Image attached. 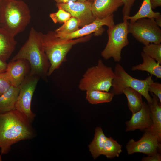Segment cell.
Segmentation results:
<instances>
[{
    "mask_svg": "<svg viewBox=\"0 0 161 161\" xmlns=\"http://www.w3.org/2000/svg\"><path fill=\"white\" fill-rule=\"evenodd\" d=\"M122 152V146L111 137H107L103 145L101 155L108 158L118 157Z\"/></svg>",
    "mask_w": 161,
    "mask_h": 161,
    "instance_id": "24",
    "label": "cell"
},
{
    "mask_svg": "<svg viewBox=\"0 0 161 161\" xmlns=\"http://www.w3.org/2000/svg\"><path fill=\"white\" fill-rule=\"evenodd\" d=\"M72 16L70 14L61 8H58V11L50 14L49 17L55 24L64 23Z\"/></svg>",
    "mask_w": 161,
    "mask_h": 161,
    "instance_id": "27",
    "label": "cell"
},
{
    "mask_svg": "<svg viewBox=\"0 0 161 161\" xmlns=\"http://www.w3.org/2000/svg\"><path fill=\"white\" fill-rule=\"evenodd\" d=\"M113 14L103 18H96L91 23L86 25L77 31L70 33L62 34L56 33V35L60 38L65 40H70L91 34L94 33L95 36L102 35L105 31L104 26L108 28L114 26L115 24Z\"/></svg>",
    "mask_w": 161,
    "mask_h": 161,
    "instance_id": "11",
    "label": "cell"
},
{
    "mask_svg": "<svg viewBox=\"0 0 161 161\" xmlns=\"http://www.w3.org/2000/svg\"><path fill=\"white\" fill-rule=\"evenodd\" d=\"M160 16V13L153 11L150 0H143L137 13L133 16H127L125 20H130V22L133 23L140 18L155 19Z\"/></svg>",
    "mask_w": 161,
    "mask_h": 161,
    "instance_id": "20",
    "label": "cell"
},
{
    "mask_svg": "<svg viewBox=\"0 0 161 161\" xmlns=\"http://www.w3.org/2000/svg\"><path fill=\"white\" fill-rule=\"evenodd\" d=\"M7 64L0 58V73L6 71Z\"/></svg>",
    "mask_w": 161,
    "mask_h": 161,
    "instance_id": "33",
    "label": "cell"
},
{
    "mask_svg": "<svg viewBox=\"0 0 161 161\" xmlns=\"http://www.w3.org/2000/svg\"><path fill=\"white\" fill-rule=\"evenodd\" d=\"M30 70L29 62L26 60L19 59L10 61L7 64L5 72L12 86L19 87L27 76Z\"/></svg>",
    "mask_w": 161,
    "mask_h": 161,
    "instance_id": "14",
    "label": "cell"
},
{
    "mask_svg": "<svg viewBox=\"0 0 161 161\" xmlns=\"http://www.w3.org/2000/svg\"><path fill=\"white\" fill-rule=\"evenodd\" d=\"M43 36L42 32L32 27L28 39L10 61L26 60L30 66L29 75L45 80L48 76L50 64L44 51Z\"/></svg>",
    "mask_w": 161,
    "mask_h": 161,
    "instance_id": "2",
    "label": "cell"
},
{
    "mask_svg": "<svg viewBox=\"0 0 161 161\" xmlns=\"http://www.w3.org/2000/svg\"><path fill=\"white\" fill-rule=\"evenodd\" d=\"M152 9L161 6V0H150Z\"/></svg>",
    "mask_w": 161,
    "mask_h": 161,
    "instance_id": "32",
    "label": "cell"
},
{
    "mask_svg": "<svg viewBox=\"0 0 161 161\" xmlns=\"http://www.w3.org/2000/svg\"><path fill=\"white\" fill-rule=\"evenodd\" d=\"M152 102L148 103L151 111L152 125L145 131L150 132L161 140V103L157 97L152 95Z\"/></svg>",
    "mask_w": 161,
    "mask_h": 161,
    "instance_id": "16",
    "label": "cell"
},
{
    "mask_svg": "<svg viewBox=\"0 0 161 161\" xmlns=\"http://www.w3.org/2000/svg\"><path fill=\"white\" fill-rule=\"evenodd\" d=\"M128 20L109 27L107 30L108 41L101 55L105 60L112 58L116 62H119L121 58L122 49L129 44L128 35Z\"/></svg>",
    "mask_w": 161,
    "mask_h": 161,
    "instance_id": "7",
    "label": "cell"
},
{
    "mask_svg": "<svg viewBox=\"0 0 161 161\" xmlns=\"http://www.w3.org/2000/svg\"><path fill=\"white\" fill-rule=\"evenodd\" d=\"M142 161H161V155L160 152H157L151 155L144 157L141 159Z\"/></svg>",
    "mask_w": 161,
    "mask_h": 161,
    "instance_id": "31",
    "label": "cell"
},
{
    "mask_svg": "<svg viewBox=\"0 0 161 161\" xmlns=\"http://www.w3.org/2000/svg\"><path fill=\"white\" fill-rule=\"evenodd\" d=\"M148 91L155 95L161 103V84L159 82H154V80L149 85Z\"/></svg>",
    "mask_w": 161,
    "mask_h": 161,
    "instance_id": "29",
    "label": "cell"
},
{
    "mask_svg": "<svg viewBox=\"0 0 161 161\" xmlns=\"http://www.w3.org/2000/svg\"><path fill=\"white\" fill-rule=\"evenodd\" d=\"M92 2L89 1H77L65 3H57L58 8H61L69 13L72 16L79 20L80 27L92 22L95 18L92 10Z\"/></svg>",
    "mask_w": 161,
    "mask_h": 161,
    "instance_id": "12",
    "label": "cell"
},
{
    "mask_svg": "<svg viewBox=\"0 0 161 161\" xmlns=\"http://www.w3.org/2000/svg\"><path fill=\"white\" fill-rule=\"evenodd\" d=\"M38 77L29 74L19 86V92L15 105V109L30 123L35 114L31 109V103L38 80Z\"/></svg>",
    "mask_w": 161,
    "mask_h": 161,
    "instance_id": "9",
    "label": "cell"
},
{
    "mask_svg": "<svg viewBox=\"0 0 161 161\" xmlns=\"http://www.w3.org/2000/svg\"><path fill=\"white\" fill-rule=\"evenodd\" d=\"M91 36V34L77 38L65 40L57 36L55 31L43 34V47L50 64L47 76H50L66 61L67 55L74 45L89 41Z\"/></svg>",
    "mask_w": 161,
    "mask_h": 161,
    "instance_id": "3",
    "label": "cell"
},
{
    "mask_svg": "<svg viewBox=\"0 0 161 161\" xmlns=\"http://www.w3.org/2000/svg\"><path fill=\"white\" fill-rule=\"evenodd\" d=\"M2 161V159L1 157V155H0V161Z\"/></svg>",
    "mask_w": 161,
    "mask_h": 161,
    "instance_id": "37",
    "label": "cell"
},
{
    "mask_svg": "<svg viewBox=\"0 0 161 161\" xmlns=\"http://www.w3.org/2000/svg\"><path fill=\"white\" fill-rule=\"evenodd\" d=\"M114 77V70L99 59L97 65L88 68L80 80L78 88L82 91L97 90L109 92Z\"/></svg>",
    "mask_w": 161,
    "mask_h": 161,
    "instance_id": "5",
    "label": "cell"
},
{
    "mask_svg": "<svg viewBox=\"0 0 161 161\" xmlns=\"http://www.w3.org/2000/svg\"><path fill=\"white\" fill-rule=\"evenodd\" d=\"M30 123L16 110L0 112V149L7 153L12 145L20 141L32 138L34 132Z\"/></svg>",
    "mask_w": 161,
    "mask_h": 161,
    "instance_id": "1",
    "label": "cell"
},
{
    "mask_svg": "<svg viewBox=\"0 0 161 161\" xmlns=\"http://www.w3.org/2000/svg\"><path fill=\"white\" fill-rule=\"evenodd\" d=\"M136 0H122L123 7L122 10L123 20L129 16L131 8Z\"/></svg>",
    "mask_w": 161,
    "mask_h": 161,
    "instance_id": "30",
    "label": "cell"
},
{
    "mask_svg": "<svg viewBox=\"0 0 161 161\" xmlns=\"http://www.w3.org/2000/svg\"><path fill=\"white\" fill-rule=\"evenodd\" d=\"M92 2H93L94 0H90Z\"/></svg>",
    "mask_w": 161,
    "mask_h": 161,
    "instance_id": "38",
    "label": "cell"
},
{
    "mask_svg": "<svg viewBox=\"0 0 161 161\" xmlns=\"http://www.w3.org/2000/svg\"><path fill=\"white\" fill-rule=\"evenodd\" d=\"M114 77L112 80L110 92L114 95L123 93L126 88H132L139 92L146 99L147 103L152 102V97L149 93L148 86L153 81L152 75L145 79L140 80L133 77L127 72L123 67L117 63L114 70Z\"/></svg>",
    "mask_w": 161,
    "mask_h": 161,
    "instance_id": "6",
    "label": "cell"
},
{
    "mask_svg": "<svg viewBox=\"0 0 161 161\" xmlns=\"http://www.w3.org/2000/svg\"><path fill=\"white\" fill-rule=\"evenodd\" d=\"M86 92V98L91 104H96L109 103L115 96L111 92L97 90H91Z\"/></svg>",
    "mask_w": 161,
    "mask_h": 161,
    "instance_id": "23",
    "label": "cell"
},
{
    "mask_svg": "<svg viewBox=\"0 0 161 161\" xmlns=\"http://www.w3.org/2000/svg\"><path fill=\"white\" fill-rule=\"evenodd\" d=\"M161 142L156 136L149 132L145 131L138 140L131 139L127 143L126 148L129 155L140 153L149 156L157 152H160Z\"/></svg>",
    "mask_w": 161,
    "mask_h": 161,
    "instance_id": "10",
    "label": "cell"
},
{
    "mask_svg": "<svg viewBox=\"0 0 161 161\" xmlns=\"http://www.w3.org/2000/svg\"><path fill=\"white\" fill-rule=\"evenodd\" d=\"M30 11L22 0H3L1 27L15 36L24 30L30 23Z\"/></svg>",
    "mask_w": 161,
    "mask_h": 161,
    "instance_id": "4",
    "label": "cell"
},
{
    "mask_svg": "<svg viewBox=\"0 0 161 161\" xmlns=\"http://www.w3.org/2000/svg\"><path fill=\"white\" fill-rule=\"evenodd\" d=\"M106 138L102 129L100 127H96L94 139L89 146V150L94 159L101 155L102 148Z\"/></svg>",
    "mask_w": 161,
    "mask_h": 161,
    "instance_id": "22",
    "label": "cell"
},
{
    "mask_svg": "<svg viewBox=\"0 0 161 161\" xmlns=\"http://www.w3.org/2000/svg\"><path fill=\"white\" fill-rule=\"evenodd\" d=\"M80 27V22L79 20L72 16L61 26L56 29L55 32L56 33H70L78 30Z\"/></svg>",
    "mask_w": 161,
    "mask_h": 161,
    "instance_id": "25",
    "label": "cell"
},
{
    "mask_svg": "<svg viewBox=\"0 0 161 161\" xmlns=\"http://www.w3.org/2000/svg\"><path fill=\"white\" fill-rule=\"evenodd\" d=\"M141 55L143 60V63L132 66L131 70L133 71L139 70L146 71L151 75L161 79V64L143 52H141Z\"/></svg>",
    "mask_w": 161,
    "mask_h": 161,
    "instance_id": "18",
    "label": "cell"
},
{
    "mask_svg": "<svg viewBox=\"0 0 161 161\" xmlns=\"http://www.w3.org/2000/svg\"><path fill=\"white\" fill-rule=\"evenodd\" d=\"M155 21L159 27H161V16L158 17L154 19Z\"/></svg>",
    "mask_w": 161,
    "mask_h": 161,
    "instance_id": "35",
    "label": "cell"
},
{
    "mask_svg": "<svg viewBox=\"0 0 161 161\" xmlns=\"http://www.w3.org/2000/svg\"><path fill=\"white\" fill-rule=\"evenodd\" d=\"M128 30L129 33L144 45L161 42V30L154 18H142L133 23L129 22Z\"/></svg>",
    "mask_w": 161,
    "mask_h": 161,
    "instance_id": "8",
    "label": "cell"
},
{
    "mask_svg": "<svg viewBox=\"0 0 161 161\" xmlns=\"http://www.w3.org/2000/svg\"><path fill=\"white\" fill-rule=\"evenodd\" d=\"M122 92L127 98L129 109L132 113L137 112L141 109L143 102L140 93L129 87L124 89Z\"/></svg>",
    "mask_w": 161,
    "mask_h": 161,
    "instance_id": "21",
    "label": "cell"
},
{
    "mask_svg": "<svg viewBox=\"0 0 161 161\" xmlns=\"http://www.w3.org/2000/svg\"><path fill=\"white\" fill-rule=\"evenodd\" d=\"M123 4L122 0H94L92 10L95 18H103L113 14Z\"/></svg>",
    "mask_w": 161,
    "mask_h": 161,
    "instance_id": "15",
    "label": "cell"
},
{
    "mask_svg": "<svg viewBox=\"0 0 161 161\" xmlns=\"http://www.w3.org/2000/svg\"><path fill=\"white\" fill-rule=\"evenodd\" d=\"M15 36L0 27V58L6 61L14 51L17 44Z\"/></svg>",
    "mask_w": 161,
    "mask_h": 161,
    "instance_id": "17",
    "label": "cell"
},
{
    "mask_svg": "<svg viewBox=\"0 0 161 161\" xmlns=\"http://www.w3.org/2000/svg\"><path fill=\"white\" fill-rule=\"evenodd\" d=\"M143 52L161 64V44L151 43L145 45Z\"/></svg>",
    "mask_w": 161,
    "mask_h": 161,
    "instance_id": "26",
    "label": "cell"
},
{
    "mask_svg": "<svg viewBox=\"0 0 161 161\" xmlns=\"http://www.w3.org/2000/svg\"><path fill=\"white\" fill-rule=\"evenodd\" d=\"M57 2V3H65L69 1H87L90 0H54Z\"/></svg>",
    "mask_w": 161,
    "mask_h": 161,
    "instance_id": "34",
    "label": "cell"
},
{
    "mask_svg": "<svg viewBox=\"0 0 161 161\" xmlns=\"http://www.w3.org/2000/svg\"><path fill=\"white\" fill-rule=\"evenodd\" d=\"M12 86L5 72L0 73V96Z\"/></svg>",
    "mask_w": 161,
    "mask_h": 161,
    "instance_id": "28",
    "label": "cell"
},
{
    "mask_svg": "<svg viewBox=\"0 0 161 161\" xmlns=\"http://www.w3.org/2000/svg\"><path fill=\"white\" fill-rule=\"evenodd\" d=\"M19 92V87L12 86L0 96V112L15 109V105Z\"/></svg>",
    "mask_w": 161,
    "mask_h": 161,
    "instance_id": "19",
    "label": "cell"
},
{
    "mask_svg": "<svg viewBox=\"0 0 161 161\" xmlns=\"http://www.w3.org/2000/svg\"><path fill=\"white\" fill-rule=\"evenodd\" d=\"M132 114L130 120L125 123L126 132L137 129L145 131L151 127L152 121L151 111L148 103L143 102L141 109L137 112Z\"/></svg>",
    "mask_w": 161,
    "mask_h": 161,
    "instance_id": "13",
    "label": "cell"
},
{
    "mask_svg": "<svg viewBox=\"0 0 161 161\" xmlns=\"http://www.w3.org/2000/svg\"><path fill=\"white\" fill-rule=\"evenodd\" d=\"M3 1V0H0V27H1V22Z\"/></svg>",
    "mask_w": 161,
    "mask_h": 161,
    "instance_id": "36",
    "label": "cell"
}]
</instances>
